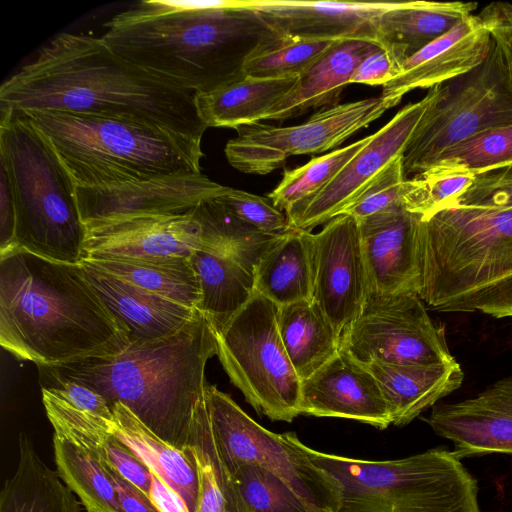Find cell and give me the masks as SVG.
<instances>
[{"label":"cell","instance_id":"18","mask_svg":"<svg viewBox=\"0 0 512 512\" xmlns=\"http://www.w3.org/2000/svg\"><path fill=\"white\" fill-rule=\"evenodd\" d=\"M204 246L194 208L180 214L138 216L86 230L82 260L191 257Z\"/></svg>","mask_w":512,"mask_h":512},{"label":"cell","instance_id":"43","mask_svg":"<svg viewBox=\"0 0 512 512\" xmlns=\"http://www.w3.org/2000/svg\"><path fill=\"white\" fill-rule=\"evenodd\" d=\"M406 180L403 154L392 159L343 210L357 220L402 205L401 192Z\"/></svg>","mask_w":512,"mask_h":512},{"label":"cell","instance_id":"12","mask_svg":"<svg viewBox=\"0 0 512 512\" xmlns=\"http://www.w3.org/2000/svg\"><path fill=\"white\" fill-rule=\"evenodd\" d=\"M444 332L418 294L368 291L359 314L340 337V350L361 364H443L455 360Z\"/></svg>","mask_w":512,"mask_h":512},{"label":"cell","instance_id":"3","mask_svg":"<svg viewBox=\"0 0 512 512\" xmlns=\"http://www.w3.org/2000/svg\"><path fill=\"white\" fill-rule=\"evenodd\" d=\"M128 343L80 264L20 250L0 255V344L14 357L56 365L116 354Z\"/></svg>","mask_w":512,"mask_h":512},{"label":"cell","instance_id":"4","mask_svg":"<svg viewBox=\"0 0 512 512\" xmlns=\"http://www.w3.org/2000/svg\"><path fill=\"white\" fill-rule=\"evenodd\" d=\"M217 355L216 334L198 311L177 332L130 341L121 352L38 365L40 379H64L124 404L175 448L188 445L191 421L205 392V366Z\"/></svg>","mask_w":512,"mask_h":512},{"label":"cell","instance_id":"42","mask_svg":"<svg viewBox=\"0 0 512 512\" xmlns=\"http://www.w3.org/2000/svg\"><path fill=\"white\" fill-rule=\"evenodd\" d=\"M512 162V125L479 132L449 148L434 165L481 173Z\"/></svg>","mask_w":512,"mask_h":512},{"label":"cell","instance_id":"47","mask_svg":"<svg viewBox=\"0 0 512 512\" xmlns=\"http://www.w3.org/2000/svg\"><path fill=\"white\" fill-rule=\"evenodd\" d=\"M111 480L124 512H160L151 497L106 462H99Z\"/></svg>","mask_w":512,"mask_h":512},{"label":"cell","instance_id":"37","mask_svg":"<svg viewBox=\"0 0 512 512\" xmlns=\"http://www.w3.org/2000/svg\"><path fill=\"white\" fill-rule=\"evenodd\" d=\"M57 473L86 511L124 512L101 464L73 443L53 436Z\"/></svg>","mask_w":512,"mask_h":512},{"label":"cell","instance_id":"11","mask_svg":"<svg viewBox=\"0 0 512 512\" xmlns=\"http://www.w3.org/2000/svg\"><path fill=\"white\" fill-rule=\"evenodd\" d=\"M205 395L217 449L229 473L243 464L259 466L316 512H337V481L295 445L292 432L265 429L213 385L206 384Z\"/></svg>","mask_w":512,"mask_h":512},{"label":"cell","instance_id":"51","mask_svg":"<svg viewBox=\"0 0 512 512\" xmlns=\"http://www.w3.org/2000/svg\"><path fill=\"white\" fill-rule=\"evenodd\" d=\"M482 21H492L512 29V4L493 2L486 6L478 15Z\"/></svg>","mask_w":512,"mask_h":512},{"label":"cell","instance_id":"9","mask_svg":"<svg viewBox=\"0 0 512 512\" xmlns=\"http://www.w3.org/2000/svg\"><path fill=\"white\" fill-rule=\"evenodd\" d=\"M403 152L408 179L432 167L449 148L487 129L512 125V87L492 39L486 59L472 70L435 85Z\"/></svg>","mask_w":512,"mask_h":512},{"label":"cell","instance_id":"24","mask_svg":"<svg viewBox=\"0 0 512 512\" xmlns=\"http://www.w3.org/2000/svg\"><path fill=\"white\" fill-rule=\"evenodd\" d=\"M80 267L83 276L104 304L126 327L129 342L171 335L191 321L198 312L125 282L87 260H82Z\"/></svg>","mask_w":512,"mask_h":512},{"label":"cell","instance_id":"34","mask_svg":"<svg viewBox=\"0 0 512 512\" xmlns=\"http://www.w3.org/2000/svg\"><path fill=\"white\" fill-rule=\"evenodd\" d=\"M87 261L125 282L197 310L201 292L190 257H120Z\"/></svg>","mask_w":512,"mask_h":512},{"label":"cell","instance_id":"53","mask_svg":"<svg viewBox=\"0 0 512 512\" xmlns=\"http://www.w3.org/2000/svg\"><path fill=\"white\" fill-rule=\"evenodd\" d=\"M86 512H93V511H86Z\"/></svg>","mask_w":512,"mask_h":512},{"label":"cell","instance_id":"28","mask_svg":"<svg viewBox=\"0 0 512 512\" xmlns=\"http://www.w3.org/2000/svg\"><path fill=\"white\" fill-rule=\"evenodd\" d=\"M476 2H396L377 21L380 46L390 47L404 63L423 47L472 15Z\"/></svg>","mask_w":512,"mask_h":512},{"label":"cell","instance_id":"45","mask_svg":"<svg viewBox=\"0 0 512 512\" xmlns=\"http://www.w3.org/2000/svg\"><path fill=\"white\" fill-rule=\"evenodd\" d=\"M453 206L512 208V165L475 174L470 187Z\"/></svg>","mask_w":512,"mask_h":512},{"label":"cell","instance_id":"39","mask_svg":"<svg viewBox=\"0 0 512 512\" xmlns=\"http://www.w3.org/2000/svg\"><path fill=\"white\" fill-rule=\"evenodd\" d=\"M475 174L457 167L433 165L406 179L402 186L404 209L422 219L452 207L472 184Z\"/></svg>","mask_w":512,"mask_h":512},{"label":"cell","instance_id":"6","mask_svg":"<svg viewBox=\"0 0 512 512\" xmlns=\"http://www.w3.org/2000/svg\"><path fill=\"white\" fill-rule=\"evenodd\" d=\"M21 113L48 139L76 187L201 173V147L151 125L62 111Z\"/></svg>","mask_w":512,"mask_h":512},{"label":"cell","instance_id":"49","mask_svg":"<svg viewBox=\"0 0 512 512\" xmlns=\"http://www.w3.org/2000/svg\"><path fill=\"white\" fill-rule=\"evenodd\" d=\"M149 496L160 512H189L182 497L162 478L152 472Z\"/></svg>","mask_w":512,"mask_h":512},{"label":"cell","instance_id":"46","mask_svg":"<svg viewBox=\"0 0 512 512\" xmlns=\"http://www.w3.org/2000/svg\"><path fill=\"white\" fill-rule=\"evenodd\" d=\"M402 65L390 47L380 46L362 60L350 83L383 86L400 74Z\"/></svg>","mask_w":512,"mask_h":512},{"label":"cell","instance_id":"36","mask_svg":"<svg viewBox=\"0 0 512 512\" xmlns=\"http://www.w3.org/2000/svg\"><path fill=\"white\" fill-rule=\"evenodd\" d=\"M201 223V250L234 259L254 273L260 256L279 235H267L233 215L218 199L210 198L194 207Z\"/></svg>","mask_w":512,"mask_h":512},{"label":"cell","instance_id":"54","mask_svg":"<svg viewBox=\"0 0 512 512\" xmlns=\"http://www.w3.org/2000/svg\"><path fill=\"white\" fill-rule=\"evenodd\" d=\"M508 165H512V164H508Z\"/></svg>","mask_w":512,"mask_h":512},{"label":"cell","instance_id":"30","mask_svg":"<svg viewBox=\"0 0 512 512\" xmlns=\"http://www.w3.org/2000/svg\"><path fill=\"white\" fill-rule=\"evenodd\" d=\"M298 76L282 78H244L207 93L195 94L200 120L209 127L253 124L264 120L268 112L291 90Z\"/></svg>","mask_w":512,"mask_h":512},{"label":"cell","instance_id":"13","mask_svg":"<svg viewBox=\"0 0 512 512\" xmlns=\"http://www.w3.org/2000/svg\"><path fill=\"white\" fill-rule=\"evenodd\" d=\"M400 101L382 96L337 104L315 112L306 122L277 127L261 122L237 127L225 146L229 164L240 172L265 175L294 155L333 150L369 126Z\"/></svg>","mask_w":512,"mask_h":512},{"label":"cell","instance_id":"26","mask_svg":"<svg viewBox=\"0 0 512 512\" xmlns=\"http://www.w3.org/2000/svg\"><path fill=\"white\" fill-rule=\"evenodd\" d=\"M380 45L363 40H344L333 45L304 70L291 90L268 112L264 120L283 121L310 109H323L339 103L344 88L370 53Z\"/></svg>","mask_w":512,"mask_h":512},{"label":"cell","instance_id":"40","mask_svg":"<svg viewBox=\"0 0 512 512\" xmlns=\"http://www.w3.org/2000/svg\"><path fill=\"white\" fill-rule=\"evenodd\" d=\"M371 135L343 148L313 158L295 169H285L278 186L268 199L280 211H287L297 202L316 193L368 143Z\"/></svg>","mask_w":512,"mask_h":512},{"label":"cell","instance_id":"2","mask_svg":"<svg viewBox=\"0 0 512 512\" xmlns=\"http://www.w3.org/2000/svg\"><path fill=\"white\" fill-rule=\"evenodd\" d=\"M276 31L240 0H149L112 16L100 38L134 66L196 94L244 78L248 57Z\"/></svg>","mask_w":512,"mask_h":512},{"label":"cell","instance_id":"44","mask_svg":"<svg viewBox=\"0 0 512 512\" xmlns=\"http://www.w3.org/2000/svg\"><path fill=\"white\" fill-rule=\"evenodd\" d=\"M217 199L237 218L267 235H282L291 228L285 213L270 200L228 187Z\"/></svg>","mask_w":512,"mask_h":512},{"label":"cell","instance_id":"33","mask_svg":"<svg viewBox=\"0 0 512 512\" xmlns=\"http://www.w3.org/2000/svg\"><path fill=\"white\" fill-rule=\"evenodd\" d=\"M190 261L201 292L197 310L217 335L254 295V273L232 258L201 249Z\"/></svg>","mask_w":512,"mask_h":512},{"label":"cell","instance_id":"7","mask_svg":"<svg viewBox=\"0 0 512 512\" xmlns=\"http://www.w3.org/2000/svg\"><path fill=\"white\" fill-rule=\"evenodd\" d=\"M0 166L8 175L15 202L9 252L80 264L86 229L75 185L48 139L22 113H0Z\"/></svg>","mask_w":512,"mask_h":512},{"label":"cell","instance_id":"48","mask_svg":"<svg viewBox=\"0 0 512 512\" xmlns=\"http://www.w3.org/2000/svg\"><path fill=\"white\" fill-rule=\"evenodd\" d=\"M15 231V202L8 175L0 166V255L11 250Z\"/></svg>","mask_w":512,"mask_h":512},{"label":"cell","instance_id":"14","mask_svg":"<svg viewBox=\"0 0 512 512\" xmlns=\"http://www.w3.org/2000/svg\"><path fill=\"white\" fill-rule=\"evenodd\" d=\"M428 101L426 94L420 101L404 106L371 135L368 143L330 182L288 209L285 214L289 227L311 232L340 215L392 159L403 154Z\"/></svg>","mask_w":512,"mask_h":512},{"label":"cell","instance_id":"50","mask_svg":"<svg viewBox=\"0 0 512 512\" xmlns=\"http://www.w3.org/2000/svg\"><path fill=\"white\" fill-rule=\"evenodd\" d=\"M482 21V20H481ZM489 29L504 60L509 83L512 87V29L492 21H482Z\"/></svg>","mask_w":512,"mask_h":512},{"label":"cell","instance_id":"15","mask_svg":"<svg viewBox=\"0 0 512 512\" xmlns=\"http://www.w3.org/2000/svg\"><path fill=\"white\" fill-rule=\"evenodd\" d=\"M227 189L202 173L192 172L102 187L75 186V195L87 230L132 217L185 213Z\"/></svg>","mask_w":512,"mask_h":512},{"label":"cell","instance_id":"52","mask_svg":"<svg viewBox=\"0 0 512 512\" xmlns=\"http://www.w3.org/2000/svg\"><path fill=\"white\" fill-rule=\"evenodd\" d=\"M508 164H512V162H510V163H508ZM508 164H506V165H508Z\"/></svg>","mask_w":512,"mask_h":512},{"label":"cell","instance_id":"5","mask_svg":"<svg viewBox=\"0 0 512 512\" xmlns=\"http://www.w3.org/2000/svg\"><path fill=\"white\" fill-rule=\"evenodd\" d=\"M418 295L442 312L512 317V208L453 206L418 220Z\"/></svg>","mask_w":512,"mask_h":512},{"label":"cell","instance_id":"20","mask_svg":"<svg viewBox=\"0 0 512 512\" xmlns=\"http://www.w3.org/2000/svg\"><path fill=\"white\" fill-rule=\"evenodd\" d=\"M277 31L315 40H363L379 45L377 21L396 2L240 0Z\"/></svg>","mask_w":512,"mask_h":512},{"label":"cell","instance_id":"35","mask_svg":"<svg viewBox=\"0 0 512 512\" xmlns=\"http://www.w3.org/2000/svg\"><path fill=\"white\" fill-rule=\"evenodd\" d=\"M187 446L193 451L199 470L197 512H248L232 475L219 455L205 392L196 405Z\"/></svg>","mask_w":512,"mask_h":512},{"label":"cell","instance_id":"41","mask_svg":"<svg viewBox=\"0 0 512 512\" xmlns=\"http://www.w3.org/2000/svg\"><path fill=\"white\" fill-rule=\"evenodd\" d=\"M248 512H316L267 470L243 464L230 473Z\"/></svg>","mask_w":512,"mask_h":512},{"label":"cell","instance_id":"23","mask_svg":"<svg viewBox=\"0 0 512 512\" xmlns=\"http://www.w3.org/2000/svg\"><path fill=\"white\" fill-rule=\"evenodd\" d=\"M492 36L478 15H470L444 35L409 57L398 76L383 85L381 96L401 101L418 88H432L481 64Z\"/></svg>","mask_w":512,"mask_h":512},{"label":"cell","instance_id":"31","mask_svg":"<svg viewBox=\"0 0 512 512\" xmlns=\"http://www.w3.org/2000/svg\"><path fill=\"white\" fill-rule=\"evenodd\" d=\"M18 447V466L1 490L0 512H81L73 491L44 463L23 432Z\"/></svg>","mask_w":512,"mask_h":512},{"label":"cell","instance_id":"21","mask_svg":"<svg viewBox=\"0 0 512 512\" xmlns=\"http://www.w3.org/2000/svg\"><path fill=\"white\" fill-rule=\"evenodd\" d=\"M300 413L356 420L381 430L392 424L375 377L341 350L302 381Z\"/></svg>","mask_w":512,"mask_h":512},{"label":"cell","instance_id":"17","mask_svg":"<svg viewBox=\"0 0 512 512\" xmlns=\"http://www.w3.org/2000/svg\"><path fill=\"white\" fill-rule=\"evenodd\" d=\"M41 387L54 435L78 446L98 462H106L149 495L151 470L110 432L113 421L96 415L95 394L69 380H56Z\"/></svg>","mask_w":512,"mask_h":512},{"label":"cell","instance_id":"8","mask_svg":"<svg viewBox=\"0 0 512 512\" xmlns=\"http://www.w3.org/2000/svg\"><path fill=\"white\" fill-rule=\"evenodd\" d=\"M292 440L337 481V512H481L477 481L452 451L367 461L316 451L294 432Z\"/></svg>","mask_w":512,"mask_h":512},{"label":"cell","instance_id":"25","mask_svg":"<svg viewBox=\"0 0 512 512\" xmlns=\"http://www.w3.org/2000/svg\"><path fill=\"white\" fill-rule=\"evenodd\" d=\"M377 380L392 424L404 426L457 390L464 372L455 360L443 364H362Z\"/></svg>","mask_w":512,"mask_h":512},{"label":"cell","instance_id":"29","mask_svg":"<svg viewBox=\"0 0 512 512\" xmlns=\"http://www.w3.org/2000/svg\"><path fill=\"white\" fill-rule=\"evenodd\" d=\"M255 291L277 306L312 300L313 233L290 229L277 236L254 270Z\"/></svg>","mask_w":512,"mask_h":512},{"label":"cell","instance_id":"1","mask_svg":"<svg viewBox=\"0 0 512 512\" xmlns=\"http://www.w3.org/2000/svg\"><path fill=\"white\" fill-rule=\"evenodd\" d=\"M62 111L142 122L201 147L195 93L116 55L100 37L61 32L0 86V113Z\"/></svg>","mask_w":512,"mask_h":512},{"label":"cell","instance_id":"19","mask_svg":"<svg viewBox=\"0 0 512 512\" xmlns=\"http://www.w3.org/2000/svg\"><path fill=\"white\" fill-rule=\"evenodd\" d=\"M454 445L460 460L491 453L512 454V376L489 385L474 397L436 404L424 419Z\"/></svg>","mask_w":512,"mask_h":512},{"label":"cell","instance_id":"16","mask_svg":"<svg viewBox=\"0 0 512 512\" xmlns=\"http://www.w3.org/2000/svg\"><path fill=\"white\" fill-rule=\"evenodd\" d=\"M358 220L340 214L313 234V297L341 337L368 293Z\"/></svg>","mask_w":512,"mask_h":512},{"label":"cell","instance_id":"38","mask_svg":"<svg viewBox=\"0 0 512 512\" xmlns=\"http://www.w3.org/2000/svg\"><path fill=\"white\" fill-rule=\"evenodd\" d=\"M337 42L306 39L276 31L248 57L244 74L255 78L299 76Z\"/></svg>","mask_w":512,"mask_h":512},{"label":"cell","instance_id":"32","mask_svg":"<svg viewBox=\"0 0 512 512\" xmlns=\"http://www.w3.org/2000/svg\"><path fill=\"white\" fill-rule=\"evenodd\" d=\"M278 331L301 382L340 351V336L313 300L278 306Z\"/></svg>","mask_w":512,"mask_h":512},{"label":"cell","instance_id":"10","mask_svg":"<svg viewBox=\"0 0 512 512\" xmlns=\"http://www.w3.org/2000/svg\"><path fill=\"white\" fill-rule=\"evenodd\" d=\"M278 306L256 292L216 335L217 356L258 414L292 422L300 415L301 380L282 344Z\"/></svg>","mask_w":512,"mask_h":512},{"label":"cell","instance_id":"22","mask_svg":"<svg viewBox=\"0 0 512 512\" xmlns=\"http://www.w3.org/2000/svg\"><path fill=\"white\" fill-rule=\"evenodd\" d=\"M419 218L400 205L358 220L368 291L418 294Z\"/></svg>","mask_w":512,"mask_h":512},{"label":"cell","instance_id":"27","mask_svg":"<svg viewBox=\"0 0 512 512\" xmlns=\"http://www.w3.org/2000/svg\"><path fill=\"white\" fill-rule=\"evenodd\" d=\"M111 406L114 420L110 432L182 497L189 512H197L199 470L191 448L181 450L168 444L124 404L114 402Z\"/></svg>","mask_w":512,"mask_h":512}]
</instances>
